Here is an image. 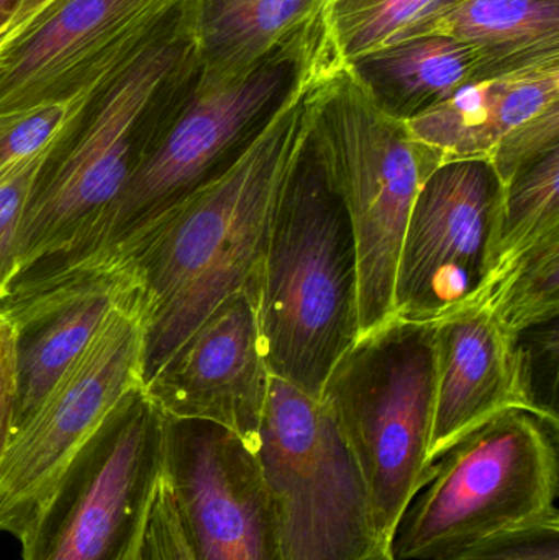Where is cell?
Segmentation results:
<instances>
[{
    "mask_svg": "<svg viewBox=\"0 0 559 560\" xmlns=\"http://www.w3.org/2000/svg\"><path fill=\"white\" fill-rule=\"evenodd\" d=\"M476 305L512 335L558 319L559 233L496 265Z\"/></svg>",
    "mask_w": 559,
    "mask_h": 560,
    "instance_id": "obj_20",
    "label": "cell"
},
{
    "mask_svg": "<svg viewBox=\"0 0 559 560\" xmlns=\"http://www.w3.org/2000/svg\"><path fill=\"white\" fill-rule=\"evenodd\" d=\"M311 131L343 197L357 236L361 332L394 316L404 233L417 194L442 158L389 117L350 66L318 82Z\"/></svg>",
    "mask_w": 559,
    "mask_h": 560,
    "instance_id": "obj_6",
    "label": "cell"
},
{
    "mask_svg": "<svg viewBox=\"0 0 559 560\" xmlns=\"http://www.w3.org/2000/svg\"><path fill=\"white\" fill-rule=\"evenodd\" d=\"M19 326L0 313V460L5 453L12 431L13 408H15L16 387H19L20 348Z\"/></svg>",
    "mask_w": 559,
    "mask_h": 560,
    "instance_id": "obj_28",
    "label": "cell"
},
{
    "mask_svg": "<svg viewBox=\"0 0 559 560\" xmlns=\"http://www.w3.org/2000/svg\"><path fill=\"white\" fill-rule=\"evenodd\" d=\"M163 479L190 559L286 560L255 451L232 431L164 417Z\"/></svg>",
    "mask_w": 559,
    "mask_h": 560,
    "instance_id": "obj_12",
    "label": "cell"
},
{
    "mask_svg": "<svg viewBox=\"0 0 559 560\" xmlns=\"http://www.w3.org/2000/svg\"><path fill=\"white\" fill-rule=\"evenodd\" d=\"M559 148V104L551 105L509 133L492 151L489 163L502 186L515 173Z\"/></svg>",
    "mask_w": 559,
    "mask_h": 560,
    "instance_id": "obj_26",
    "label": "cell"
},
{
    "mask_svg": "<svg viewBox=\"0 0 559 560\" xmlns=\"http://www.w3.org/2000/svg\"><path fill=\"white\" fill-rule=\"evenodd\" d=\"M331 0H190L200 72L236 78L275 59L302 68H345Z\"/></svg>",
    "mask_w": 559,
    "mask_h": 560,
    "instance_id": "obj_16",
    "label": "cell"
},
{
    "mask_svg": "<svg viewBox=\"0 0 559 560\" xmlns=\"http://www.w3.org/2000/svg\"><path fill=\"white\" fill-rule=\"evenodd\" d=\"M22 3L23 0H0V32L5 28Z\"/></svg>",
    "mask_w": 559,
    "mask_h": 560,
    "instance_id": "obj_30",
    "label": "cell"
},
{
    "mask_svg": "<svg viewBox=\"0 0 559 560\" xmlns=\"http://www.w3.org/2000/svg\"><path fill=\"white\" fill-rule=\"evenodd\" d=\"M555 233H559V148L522 167L505 184L494 266Z\"/></svg>",
    "mask_w": 559,
    "mask_h": 560,
    "instance_id": "obj_21",
    "label": "cell"
},
{
    "mask_svg": "<svg viewBox=\"0 0 559 560\" xmlns=\"http://www.w3.org/2000/svg\"><path fill=\"white\" fill-rule=\"evenodd\" d=\"M55 156L43 154L0 174V305L19 275V243L26 210Z\"/></svg>",
    "mask_w": 559,
    "mask_h": 560,
    "instance_id": "obj_24",
    "label": "cell"
},
{
    "mask_svg": "<svg viewBox=\"0 0 559 560\" xmlns=\"http://www.w3.org/2000/svg\"><path fill=\"white\" fill-rule=\"evenodd\" d=\"M504 186L488 160L443 161L417 194L394 285V316L439 322L476 305L498 252Z\"/></svg>",
    "mask_w": 559,
    "mask_h": 560,
    "instance_id": "obj_11",
    "label": "cell"
},
{
    "mask_svg": "<svg viewBox=\"0 0 559 560\" xmlns=\"http://www.w3.org/2000/svg\"><path fill=\"white\" fill-rule=\"evenodd\" d=\"M370 560H396L394 559L393 551L383 552V555L376 556V558Z\"/></svg>",
    "mask_w": 559,
    "mask_h": 560,
    "instance_id": "obj_31",
    "label": "cell"
},
{
    "mask_svg": "<svg viewBox=\"0 0 559 560\" xmlns=\"http://www.w3.org/2000/svg\"><path fill=\"white\" fill-rule=\"evenodd\" d=\"M348 66L374 104L400 121L485 79L475 49L445 35L410 36Z\"/></svg>",
    "mask_w": 559,
    "mask_h": 560,
    "instance_id": "obj_19",
    "label": "cell"
},
{
    "mask_svg": "<svg viewBox=\"0 0 559 560\" xmlns=\"http://www.w3.org/2000/svg\"><path fill=\"white\" fill-rule=\"evenodd\" d=\"M164 417L144 397L65 470L22 536L23 560H128L163 480Z\"/></svg>",
    "mask_w": 559,
    "mask_h": 560,
    "instance_id": "obj_10",
    "label": "cell"
},
{
    "mask_svg": "<svg viewBox=\"0 0 559 560\" xmlns=\"http://www.w3.org/2000/svg\"><path fill=\"white\" fill-rule=\"evenodd\" d=\"M458 0H331L330 22L345 62L403 42Z\"/></svg>",
    "mask_w": 559,
    "mask_h": 560,
    "instance_id": "obj_22",
    "label": "cell"
},
{
    "mask_svg": "<svg viewBox=\"0 0 559 560\" xmlns=\"http://www.w3.org/2000/svg\"><path fill=\"white\" fill-rule=\"evenodd\" d=\"M189 0H65L0 52V117L110 85Z\"/></svg>",
    "mask_w": 559,
    "mask_h": 560,
    "instance_id": "obj_13",
    "label": "cell"
},
{
    "mask_svg": "<svg viewBox=\"0 0 559 560\" xmlns=\"http://www.w3.org/2000/svg\"><path fill=\"white\" fill-rule=\"evenodd\" d=\"M298 78V66L284 59L236 78L199 72L153 148L138 156L91 255L232 171L271 124Z\"/></svg>",
    "mask_w": 559,
    "mask_h": 560,
    "instance_id": "obj_9",
    "label": "cell"
},
{
    "mask_svg": "<svg viewBox=\"0 0 559 560\" xmlns=\"http://www.w3.org/2000/svg\"><path fill=\"white\" fill-rule=\"evenodd\" d=\"M255 454L286 560H370L391 551L377 541L360 466L321 397L272 375Z\"/></svg>",
    "mask_w": 559,
    "mask_h": 560,
    "instance_id": "obj_8",
    "label": "cell"
},
{
    "mask_svg": "<svg viewBox=\"0 0 559 560\" xmlns=\"http://www.w3.org/2000/svg\"><path fill=\"white\" fill-rule=\"evenodd\" d=\"M420 35L452 36L475 49L485 79L559 65V0H458Z\"/></svg>",
    "mask_w": 559,
    "mask_h": 560,
    "instance_id": "obj_18",
    "label": "cell"
},
{
    "mask_svg": "<svg viewBox=\"0 0 559 560\" xmlns=\"http://www.w3.org/2000/svg\"><path fill=\"white\" fill-rule=\"evenodd\" d=\"M559 104V65L469 82L406 121L443 161L488 160L515 128Z\"/></svg>",
    "mask_w": 559,
    "mask_h": 560,
    "instance_id": "obj_17",
    "label": "cell"
},
{
    "mask_svg": "<svg viewBox=\"0 0 559 560\" xmlns=\"http://www.w3.org/2000/svg\"><path fill=\"white\" fill-rule=\"evenodd\" d=\"M334 72L301 69L232 171L95 253L127 265L150 302L147 381L226 296L256 285L282 177L307 131L315 88Z\"/></svg>",
    "mask_w": 559,
    "mask_h": 560,
    "instance_id": "obj_1",
    "label": "cell"
},
{
    "mask_svg": "<svg viewBox=\"0 0 559 560\" xmlns=\"http://www.w3.org/2000/svg\"><path fill=\"white\" fill-rule=\"evenodd\" d=\"M128 560H193L184 542L173 495L164 479L158 487L140 541Z\"/></svg>",
    "mask_w": 559,
    "mask_h": 560,
    "instance_id": "obj_27",
    "label": "cell"
},
{
    "mask_svg": "<svg viewBox=\"0 0 559 560\" xmlns=\"http://www.w3.org/2000/svg\"><path fill=\"white\" fill-rule=\"evenodd\" d=\"M433 560H559L558 509Z\"/></svg>",
    "mask_w": 559,
    "mask_h": 560,
    "instance_id": "obj_25",
    "label": "cell"
},
{
    "mask_svg": "<svg viewBox=\"0 0 559 560\" xmlns=\"http://www.w3.org/2000/svg\"><path fill=\"white\" fill-rule=\"evenodd\" d=\"M108 85H92L65 98L42 102L0 117V174L23 161L56 154L78 133Z\"/></svg>",
    "mask_w": 559,
    "mask_h": 560,
    "instance_id": "obj_23",
    "label": "cell"
},
{
    "mask_svg": "<svg viewBox=\"0 0 559 560\" xmlns=\"http://www.w3.org/2000/svg\"><path fill=\"white\" fill-rule=\"evenodd\" d=\"M190 0L173 25L101 95L94 114L49 164L23 220L19 275L38 262L66 261L97 249L105 222L124 194L138 158L135 135L151 104L173 84L199 75Z\"/></svg>",
    "mask_w": 559,
    "mask_h": 560,
    "instance_id": "obj_4",
    "label": "cell"
},
{
    "mask_svg": "<svg viewBox=\"0 0 559 560\" xmlns=\"http://www.w3.org/2000/svg\"><path fill=\"white\" fill-rule=\"evenodd\" d=\"M271 377L255 287H246L226 296L148 377L143 397L171 420L220 424L255 451Z\"/></svg>",
    "mask_w": 559,
    "mask_h": 560,
    "instance_id": "obj_14",
    "label": "cell"
},
{
    "mask_svg": "<svg viewBox=\"0 0 559 560\" xmlns=\"http://www.w3.org/2000/svg\"><path fill=\"white\" fill-rule=\"evenodd\" d=\"M558 421L502 411L450 447L400 518L396 560H433L557 510Z\"/></svg>",
    "mask_w": 559,
    "mask_h": 560,
    "instance_id": "obj_7",
    "label": "cell"
},
{
    "mask_svg": "<svg viewBox=\"0 0 559 560\" xmlns=\"http://www.w3.org/2000/svg\"><path fill=\"white\" fill-rule=\"evenodd\" d=\"M62 2L65 0H23L15 15L7 23L5 28L0 32V52L5 51L23 33L28 32L46 13L51 12L53 9H56Z\"/></svg>",
    "mask_w": 559,
    "mask_h": 560,
    "instance_id": "obj_29",
    "label": "cell"
},
{
    "mask_svg": "<svg viewBox=\"0 0 559 560\" xmlns=\"http://www.w3.org/2000/svg\"><path fill=\"white\" fill-rule=\"evenodd\" d=\"M435 351V415L429 450L433 466L450 447L502 411L522 408L547 417L532 397L519 336L485 306H466L439 319Z\"/></svg>",
    "mask_w": 559,
    "mask_h": 560,
    "instance_id": "obj_15",
    "label": "cell"
},
{
    "mask_svg": "<svg viewBox=\"0 0 559 560\" xmlns=\"http://www.w3.org/2000/svg\"><path fill=\"white\" fill-rule=\"evenodd\" d=\"M435 335L436 322L393 316L358 336L321 392L360 466L374 532L387 549L433 472Z\"/></svg>",
    "mask_w": 559,
    "mask_h": 560,
    "instance_id": "obj_3",
    "label": "cell"
},
{
    "mask_svg": "<svg viewBox=\"0 0 559 560\" xmlns=\"http://www.w3.org/2000/svg\"><path fill=\"white\" fill-rule=\"evenodd\" d=\"M150 325V302L124 269L84 351L10 431L0 460V532L20 541L74 457L143 397Z\"/></svg>",
    "mask_w": 559,
    "mask_h": 560,
    "instance_id": "obj_5",
    "label": "cell"
},
{
    "mask_svg": "<svg viewBox=\"0 0 559 560\" xmlns=\"http://www.w3.org/2000/svg\"><path fill=\"white\" fill-rule=\"evenodd\" d=\"M255 302L271 375L321 397L361 335L360 265L350 213L311 121L276 197Z\"/></svg>",
    "mask_w": 559,
    "mask_h": 560,
    "instance_id": "obj_2",
    "label": "cell"
}]
</instances>
